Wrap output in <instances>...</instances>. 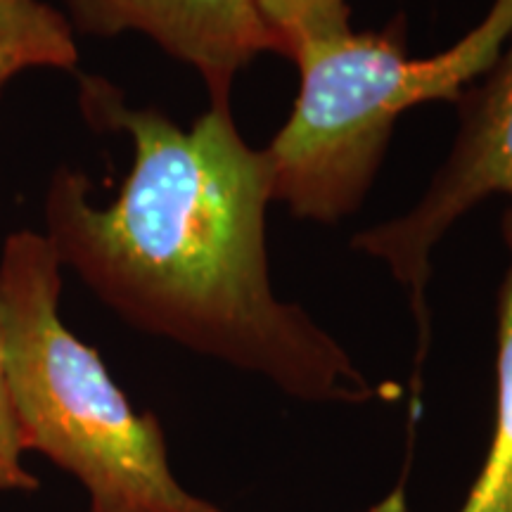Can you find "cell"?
I'll return each instance as SVG.
<instances>
[{"instance_id":"cell-1","label":"cell","mask_w":512,"mask_h":512,"mask_svg":"<svg viewBox=\"0 0 512 512\" xmlns=\"http://www.w3.org/2000/svg\"><path fill=\"white\" fill-rule=\"evenodd\" d=\"M88 124L131 138L117 200H91L86 174L60 166L46 195V238L62 266L121 318L195 354L261 375L292 399L361 406L387 399L349 351L273 290L266 252L271 166L230 102L183 128L128 105L100 76H79Z\"/></svg>"},{"instance_id":"cell-2","label":"cell","mask_w":512,"mask_h":512,"mask_svg":"<svg viewBox=\"0 0 512 512\" xmlns=\"http://www.w3.org/2000/svg\"><path fill=\"white\" fill-rule=\"evenodd\" d=\"M62 264L46 235L19 230L0 252V349L27 451L79 479L88 512H226L169 465L155 413H138L98 351L60 316ZM363 512H401L387 496Z\"/></svg>"},{"instance_id":"cell-7","label":"cell","mask_w":512,"mask_h":512,"mask_svg":"<svg viewBox=\"0 0 512 512\" xmlns=\"http://www.w3.org/2000/svg\"><path fill=\"white\" fill-rule=\"evenodd\" d=\"M79 64L72 19L43 0H0V86L27 69Z\"/></svg>"},{"instance_id":"cell-3","label":"cell","mask_w":512,"mask_h":512,"mask_svg":"<svg viewBox=\"0 0 512 512\" xmlns=\"http://www.w3.org/2000/svg\"><path fill=\"white\" fill-rule=\"evenodd\" d=\"M512 38V0L491 10L456 46L408 57L403 29H354L297 43V105L268 147L273 202L299 219L337 223L358 209L392 138L396 119L432 100L458 102L489 72Z\"/></svg>"},{"instance_id":"cell-5","label":"cell","mask_w":512,"mask_h":512,"mask_svg":"<svg viewBox=\"0 0 512 512\" xmlns=\"http://www.w3.org/2000/svg\"><path fill=\"white\" fill-rule=\"evenodd\" d=\"M72 27L93 36L138 31L197 69L209 102H230L235 76L261 53L285 46L256 0H69Z\"/></svg>"},{"instance_id":"cell-9","label":"cell","mask_w":512,"mask_h":512,"mask_svg":"<svg viewBox=\"0 0 512 512\" xmlns=\"http://www.w3.org/2000/svg\"><path fill=\"white\" fill-rule=\"evenodd\" d=\"M27 453L19 427L15 399L5 366L3 349H0V491H22L31 494L41 482L22 465V456Z\"/></svg>"},{"instance_id":"cell-6","label":"cell","mask_w":512,"mask_h":512,"mask_svg":"<svg viewBox=\"0 0 512 512\" xmlns=\"http://www.w3.org/2000/svg\"><path fill=\"white\" fill-rule=\"evenodd\" d=\"M510 266L498 294L496 425L482 470L458 512H512V209L503 221Z\"/></svg>"},{"instance_id":"cell-4","label":"cell","mask_w":512,"mask_h":512,"mask_svg":"<svg viewBox=\"0 0 512 512\" xmlns=\"http://www.w3.org/2000/svg\"><path fill=\"white\" fill-rule=\"evenodd\" d=\"M486 74L477 91L458 100L456 145L420 202L399 219L377 223L354 238L356 249L382 261L408 290L420 337L415 380L430 344L427 283L434 247L486 197L508 195L512 200V38Z\"/></svg>"},{"instance_id":"cell-8","label":"cell","mask_w":512,"mask_h":512,"mask_svg":"<svg viewBox=\"0 0 512 512\" xmlns=\"http://www.w3.org/2000/svg\"><path fill=\"white\" fill-rule=\"evenodd\" d=\"M261 17L283 41L290 57L297 43L351 29L347 0H256Z\"/></svg>"}]
</instances>
